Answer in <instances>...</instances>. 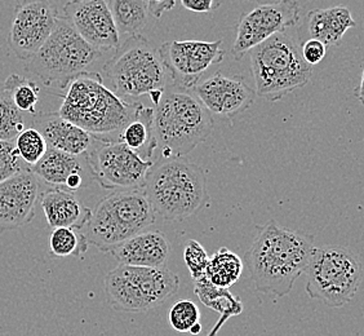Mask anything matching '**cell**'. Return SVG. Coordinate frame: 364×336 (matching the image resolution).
I'll list each match as a JSON object with an SVG mask.
<instances>
[{
    "label": "cell",
    "instance_id": "6da1fadb",
    "mask_svg": "<svg viewBox=\"0 0 364 336\" xmlns=\"http://www.w3.org/2000/svg\"><path fill=\"white\" fill-rule=\"evenodd\" d=\"M313 238L274 220L259 226L245 260L257 291L275 299L289 294L314 252Z\"/></svg>",
    "mask_w": 364,
    "mask_h": 336
},
{
    "label": "cell",
    "instance_id": "7a4b0ae2",
    "mask_svg": "<svg viewBox=\"0 0 364 336\" xmlns=\"http://www.w3.org/2000/svg\"><path fill=\"white\" fill-rule=\"evenodd\" d=\"M63 91L58 114L97 140L117 141L136 106L109 90L100 73H80Z\"/></svg>",
    "mask_w": 364,
    "mask_h": 336
},
{
    "label": "cell",
    "instance_id": "3957f363",
    "mask_svg": "<svg viewBox=\"0 0 364 336\" xmlns=\"http://www.w3.org/2000/svg\"><path fill=\"white\" fill-rule=\"evenodd\" d=\"M156 145L161 159L183 158L208 139L213 130L208 112L194 92L180 85H166L154 105Z\"/></svg>",
    "mask_w": 364,
    "mask_h": 336
},
{
    "label": "cell",
    "instance_id": "277c9868",
    "mask_svg": "<svg viewBox=\"0 0 364 336\" xmlns=\"http://www.w3.org/2000/svg\"><path fill=\"white\" fill-rule=\"evenodd\" d=\"M155 215L182 221L210 202L203 168L181 158L153 164L142 187Z\"/></svg>",
    "mask_w": 364,
    "mask_h": 336
},
{
    "label": "cell",
    "instance_id": "5b68a950",
    "mask_svg": "<svg viewBox=\"0 0 364 336\" xmlns=\"http://www.w3.org/2000/svg\"><path fill=\"white\" fill-rule=\"evenodd\" d=\"M248 53L256 95L270 103L305 87L313 77V66L302 58L296 28L270 36Z\"/></svg>",
    "mask_w": 364,
    "mask_h": 336
},
{
    "label": "cell",
    "instance_id": "8992f818",
    "mask_svg": "<svg viewBox=\"0 0 364 336\" xmlns=\"http://www.w3.org/2000/svg\"><path fill=\"white\" fill-rule=\"evenodd\" d=\"M156 215L142 188L114 190L106 196L85 225L90 245L110 252L131 237L154 224Z\"/></svg>",
    "mask_w": 364,
    "mask_h": 336
},
{
    "label": "cell",
    "instance_id": "52a82bcc",
    "mask_svg": "<svg viewBox=\"0 0 364 336\" xmlns=\"http://www.w3.org/2000/svg\"><path fill=\"white\" fill-rule=\"evenodd\" d=\"M102 55L60 16L48 39L26 61L25 70L46 87L63 91L73 78L87 71Z\"/></svg>",
    "mask_w": 364,
    "mask_h": 336
},
{
    "label": "cell",
    "instance_id": "ba28073f",
    "mask_svg": "<svg viewBox=\"0 0 364 336\" xmlns=\"http://www.w3.org/2000/svg\"><path fill=\"white\" fill-rule=\"evenodd\" d=\"M310 299L322 301L329 308L350 303L363 280V263L349 247L329 245L316 247L305 271Z\"/></svg>",
    "mask_w": 364,
    "mask_h": 336
},
{
    "label": "cell",
    "instance_id": "9c48e42d",
    "mask_svg": "<svg viewBox=\"0 0 364 336\" xmlns=\"http://www.w3.org/2000/svg\"><path fill=\"white\" fill-rule=\"evenodd\" d=\"M106 301L117 312L144 313L159 307L178 291L180 280L163 268L119 266L106 274Z\"/></svg>",
    "mask_w": 364,
    "mask_h": 336
},
{
    "label": "cell",
    "instance_id": "30bf717a",
    "mask_svg": "<svg viewBox=\"0 0 364 336\" xmlns=\"http://www.w3.org/2000/svg\"><path fill=\"white\" fill-rule=\"evenodd\" d=\"M104 71L114 92L122 98H141L167 85L168 73L158 49L145 36H128L120 42Z\"/></svg>",
    "mask_w": 364,
    "mask_h": 336
},
{
    "label": "cell",
    "instance_id": "8fae6325",
    "mask_svg": "<svg viewBox=\"0 0 364 336\" xmlns=\"http://www.w3.org/2000/svg\"><path fill=\"white\" fill-rule=\"evenodd\" d=\"M93 180L104 189L142 188L154 162L144 161L119 141L96 139L88 153Z\"/></svg>",
    "mask_w": 364,
    "mask_h": 336
},
{
    "label": "cell",
    "instance_id": "7c38bea8",
    "mask_svg": "<svg viewBox=\"0 0 364 336\" xmlns=\"http://www.w3.org/2000/svg\"><path fill=\"white\" fill-rule=\"evenodd\" d=\"M301 20V7L296 0L259 4L240 17L231 55L239 61L270 36L296 28Z\"/></svg>",
    "mask_w": 364,
    "mask_h": 336
},
{
    "label": "cell",
    "instance_id": "4fadbf2b",
    "mask_svg": "<svg viewBox=\"0 0 364 336\" xmlns=\"http://www.w3.org/2000/svg\"><path fill=\"white\" fill-rule=\"evenodd\" d=\"M223 41H172L161 44L158 52L176 85L191 90L204 73L223 63Z\"/></svg>",
    "mask_w": 364,
    "mask_h": 336
},
{
    "label": "cell",
    "instance_id": "5bb4252c",
    "mask_svg": "<svg viewBox=\"0 0 364 336\" xmlns=\"http://www.w3.org/2000/svg\"><path fill=\"white\" fill-rule=\"evenodd\" d=\"M60 14L49 0H21L14 9L8 46L14 56L28 61L48 39Z\"/></svg>",
    "mask_w": 364,
    "mask_h": 336
},
{
    "label": "cell",
    "instance_id": "9a60e30c",
    "mask_svg": "<svg viewBox=\"0 0 364 336\" xmlns=\"http://www.w3.org/2000/svg\"><path fill=\"white\" fill-rule=\"evenodd\" d=\"M63 17L93 48L102 53L119 48L120 36L107 0H70Z\"/></svg>",
    "mask_w": 364,
    "mask_h": 336
},
{
    "label": "cell",
    "instance_id": "2e32d148",
    "mask_svg": "<svg viewBox=\"0 0 364 336\" xmlns=\"http://www.w3.org/2000/svg\"><path fill=\"white\" fill-rule=\"evenodd\" d=\"M41 199V184L28 168L0 182V233L31 223Z\"/></svg>",
    "mask_w": 364,
    "mask_h": 336
},
{
    "label": "cell",
    "instance_id": "e0dca14e",
    "mask_svg": "<svg viewBox=\"0 0 364 336\" xmlns=\"http://www.w3.org/2000/svg\"><path fill=\"white\" fill-rule=\"evenodd\" d=\"M196 98L212 112L234 118L253 104V91L242 78H229L221 71L200 79L193 87Z\"/></svg>",
    "mask_w": 364,
    "mask_h": 336
},
{
    "label": "cell",
    "instance_id": "ac0fdd59",
    "mask_svg": "<svg viewBox=\"0 0 364 336\" xmlns=\"http://www.w3.org/2000/svg\"><path fill=\"white\" fill-rule=\"evenodd\" d=\"M30 169L39 182L73 193L87 188L93 182L88 154H68L48 147L42 159Z\"/></svg>",
    "mask_w": 364,
    "mask_h": 336
},
{
    "label": "cell",
    "instance_id": "d6986e66",
    "mask_svg": "<svg viewBox=\"0 0 364 336\" xmlns=\"http://www.w3.org/2000/svg\"><path fill=\"white\" fill-rule=\"evenodd\" d=\"M34 128L42 133L48 147L68 154H88L96 142L95 136L65 120L58 112L34 114Z\"/></svg>",
    "mask_w": 364,
    "mask_h": 336
},
{
    "label": "cell",
    "instance_id": "ffe728a7",
    "mask_svg": "<svg viewBox=\"0 0 364 336\" xmlns=\"http://www.w3.org/2000/svg\"><path fill=\"white\" fill-rule=\"evenodd\" d=\"M171 250L168 238L161 231H144L112 248L110 253L122 266L163 268Z\"/></svg>",
    "mask_w": 364,
    "mask_h": 336
},
{
    "label": "cell",
    "instance_id": "44dd1931",
    "mask_svg": "<svg viewBox=\"0 0 364 336\" xmlns=\"http://www.w3.org/2000/svg\"><path fill=\"white\" fill-rule=\"evenodd\" d=\"M39 204L50 228L82 231L91 217V209L82 204L75 193L68 190L50 188L41 193Z\"/></svg>",
    "mask_w": 364,
    "mask_h": 336
},
{
    "label": "cell",
    "instance_id": "7402d4cb",
    "mask_svg": "<svg viewBox=\"0 0 364 336\" xmlns=\"http://www.w3.org/2000/svg\"><path fill=\"white\" fill-rule=\"evenodd\" d=\"M117 141L123 142L144 161H151L158 147L155 137L154 107H147L136 101L134 112L126 125L122 127Z\"/></svg>",
    "mask_w": 364,
    "mask_h": 336
},
{
    "label": "cell",
    "instance_id": "603a6c76",
    "mask_svg": "<svg viewBox=\"0 0 364 336\" xmlns=\"http://www.w3.org/2000/svg\"><path fill=\"white\" fill-rule=\"evenodd\" d=\"M306 21L310 38L321 41L327 48L340 46L345 34L355 28L350 9L343 6L314 9L309 12Z\"/></svg>",
    "mask_w": 364,
    "mask_h": 336
},
{
    "label": "cell",
    "instance_id": "cb8c5ba5",
    "mask_svg": "<svg viewBox=\"0 0 364 336\" xmlns=\"http://www.w3.org/2000/svg\"><path fill=\"white\" fill-rule=\"evenodd\" d=\"M120 36H139L149 17L146 0H107Z\"/></svg>",
    "mask_w": 364,
    "mask_h": 336
},
{
    "label": "cell",
    "instance_id": "d4e9b609",
    "mask_svg": "<svg viewBox=\"0 0 364 336\" xmlns=\"http://www.w3.org/2000/svg\"><path fill=\"white\" fill-rule=\"evenodd\" d=\"M243 273V261L237 253L223 247L208 259L205 278L218 288H230Z\"/></svg>",
    "mask_w": 364,
    "mask_h": 336
},
{
    "label": "cell",
    "instance_id": "484cf974",
    "mask_svg": "<svg viewBox=\"0 0 364 336\" xmlns=\"http://www.w3.org/2000/svg\"><path fill=\"white\" fill-rule=\"evenodd\" d=\"M194 294L207 308L229 317L242 315L243 303L238 296L232 295L229 288L212 285L205 277L194 280Z\"/></svg>",
    "mask_w": 364,
    "mask_h": 336
},
{
    "label": "cell",
    "instance_id": "4316f807",
    "mask_svg": "<svg viewBox=\"0 0 364 336\" xmlns=\"http://www.w3.org/2000/svg\"><path fill=\"white\" fill-rule=\"evenodd\" d=\"M85 233L74 228H53L48 237V251L55 258H82L88 250Z\"/></svg>",
    "mask_w": 364,
    "mask_h": 336
},
{
    "label": "cell",
    "instance_id": "83f0119b",
    "mask_svg": "<svg viewBox=\"0 0 364 336\" xmlns=\"http://www.w3.org/2000/svg\"><path fill=\"white\" fill-rule=\"evenodd\" d=\"M12 100L14 106L21 112L28 114H36V106L39 103V85L18 74H12L4 82V90Z\"/></svg>",
    "mask_w": 364,
    "mask_h": 336
},
{
    "label": "cell",
    "instance_id": "f1b7e54d",
    "mask_svg": "<svg viewBox=\"0 0 364 336\" xmlns=\"http://www.w3.org/2000/svg\"><path fill=\"white\" fill-rule=\"evenodd\" d=\"M14 145L23 163L31 168L42 159L43 155L48 150V145L42 133L36 128H25L14 139Z\"/></svg>",
    "mask_w": 364,
    "mask_h": 336
},
{
    "label": "cell",
    "instance_id": "f546056e",
    "mask_svg": "<svg viewBox=\"0 0 364 336\" xmlns=\"http://www.w3.org/2000/svg\"><path fill=\"white\" fill-rule=\"evenodd\" d=\"M23 130V114L14 106L7 92H0V140L14 141Z\"/></svg>",
    "mask_w": 364,
    "mask_h": 336
},
{
    "label": "cell",
    "instance_id": "4dcf8cb0",
    "mask_svg": "<svg viewBox=\"0 0 364 336\" xmlns=\"http://www.w3.org/2000/svg\"><path fill=\"white\" fill-rule=\"evenodd\" d=\"M168 321L177 332H189L196 323L200 322V310L194 301L182 299L169 309Z\"/></svg>",
    "mask_w": 364,
    "mask_h": 336
},
{
    "label": "cell",
    "instance_id": "1f68e13d",
    "mask_svg": "<svg viewBox=\"0 0 364 336\" xmlns=\"http://www.w3.org/2000/svg\"><path fill=\"white\" fill-rule=\"evenodd\" d=\"M208 253L203 246L196 239H189L183 246V260L189 269L191 278L196 280L205 277V268L208 264Z\"/></svg>",
    "mask_w": 364,
    "mask_h": 336
},
{
    "label": "cell",
    "instance_id": "d6a6232c",
    "mask_svg": "<svg viewBox=\"0 0 364 336\" xmlns=\"http://www.w3.org/2000/svg\"><path fill=\"white\" fill-rule=\"evenodd\" d=\"M28 168L20 158L14 141L0 140V182Z\"/></svg>",
    "mask_w": 364,
    "mask_h": 336
},
{
    "label": "cell",
    "instance_id": "836d02e7",
    "mask_svg": "<svg viewBox=\"0 0 364 336\" xmlns=\"http://www.w3.org/2000/svg\"><path fill=\"white\" fill-rule=\"evenodd\" d=\"M326 53H327V47L318 39L310 38L301 46L302 58L310 66H314V65L322 63L324 57H326Z\"/></svg>",
    "mask_w": 364,
    "mask_h": 336
},
{
    "label": "cell",
    "instance_id": "e575fe53",
    "mask_svg": "<svg viewBox=\"0 0 364 336\" xmlns=\"http://www.w3.org/2000/svg\"><path fill=\"white\" fill-rule=\"evenodd\" d=\"M182 6L196 14H207L216 11L223 4V0H181Z\"/></svg>",
    "mask_w": 364,
    "mask_h": 336
},
{
    "label": "cell",
    "instance_id": "d590c367",
    "mask_svg": "<svg viewBox=\"0 0 364 336\" xmlns=\"http://www.w3.org/2000/svg\"><path fill=\"white\" fill-rule=\"evenodd\" d=\"M176 1L177 0H146L149 14H153L156 19H161V14L175 7Z\"/></svg>",
    "mask_w": 364,
    "mask_h": 336
},
{
    "label": "cell",
    "instance_id": "8d00e7d4",
    "mask_svg": "<svg viewBox=\"0 0 364 336\" xmlns=\"http://www.w3.org/2000/svg\"><path fill=\"white\" fill-rule=\"evenodd\" d=\"M230 320V317L226 315H220V318H218V322L216 325L213 326V329L210 330V332H208V335L207 336H216L218 334V331L223 329V326H224L226 321H229Z\"/></svg>",
    "mask_w": 364,
    "mask_h": 336
},
{
    "label": "cell",
    "instance_id": "74e56055",
    "mask_svg": "<svg viewBox=\"0 0 364 336\" xmlns=\"http://www.w3.org/2000/svg\"><path fill=\"white\" fill-rule=\"evenodd\" d=\"M202 329H203V326H202V323L198 322L189 330V334L191 335H199L200 332H202Z\"/></svg>",
    "mask_w": 364,
    "mask_h": 336
},
{
    "label": "cell",
    "instance_id": "f35d334b",
    "mask_svg": "<svg viewBox=\"0 0 364 336\" xmlns=\"http://www.w3.org/2000/svg\"><path fill=\"white\" fill-rule=\"evenodd\" d=\"M248 1H255L259 4H270V3H278L280 0H248Z\"/></svg>",
    "mask_w": 364,
    "mask_h": 336
}]
</instances>
